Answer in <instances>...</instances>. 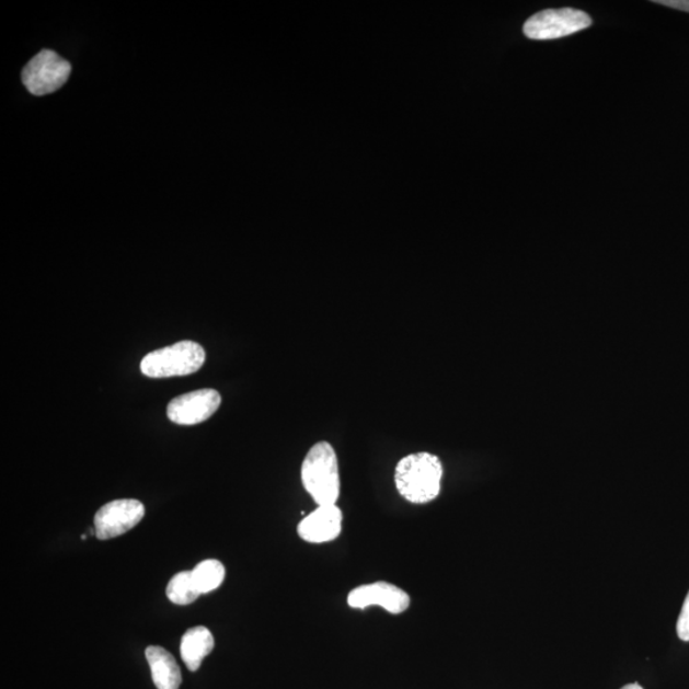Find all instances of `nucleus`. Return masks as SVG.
I'll use <instances>...</instances> for the list:
<instances>
[{"label": "nucleus", "mask_w": 689, "mask_h": 689, "mask_svg": "<svg viewBox=\"0 0 689 689\" xmlns=\"http://www.w3.org/2000/svg\"><path fill=\"white\" fill-rule=\"evenodd\" d=\"M344 516L336 505L319 506L298 525V536L311 544L330 543L343 531Z\"/></svg>", "instance_id": "obj_9"}, {"label": "nucleus", "mask_w": 689, "mask_h": 689, "mask_svg": "<svg viewBox=\"0 0 689 689\" xmlns=\"http://www.w3.org/2000/svg\"><path fill=\"white\" fill-rule=\"evenodd\" d=\"M200 595L203 594H200L195 584V579H193L192 571L181 572V574H176L169 581L166 596L169 600L176 604V606H190V604L195 602Z\"/></svg>", "instance_id": "obj_13"}, {"label": "nucleus", "mask_w": 689, "mask_h": 689, "mask_svg": "<svg viewBox=\"0 0 689 689\" xmlns=\"http://www.w3.org/2000/svg\"><path fill=\"white\" fill-rule=\"evenodd\" d=\"M192 576L200 594H208L222 585L226 567L218 560H206L192 570Z\"/></svg>", "instance_id": "obj_12"}, {"label": "nucleus", "mask_w": 689, "mask_h": 689, "mask_svg": "<svg viewBox=\"0 0 689 689\" xmlns=\"http://www.w3.org/2000/svg\"><path fill=\"white\" fill-rule=\"evenodd\" d=\"M654 3L689 13V0H655Z\"/></svg>", "instance_id": "obj_15"}, {"label": "nucleus", "mask_w": 689, "mask_h": 689, "mask_svg": "<svg viewBox=\"0 0 689 689\" xmlns=\"http://www.w3.org/2000/svg\"><path fill=\"white\" fill-rule=\"evenodd\" d=\"M443 478V462L436 455L428 452L405 456L394 470L398 492L413 505H425L435 501L440 493Z\"/></svg>", "instance_id": "obj_1"}, {"label": "nucleus", "mask_w": 689, "mask_h": 689, "mask_svg": "<svg viewBox=\"0 0 689 689\" xmlns=\"http://www.w3.org/2000/svg\"><path fill=\"white\" fill-rule=\"evenodd\" d=\"M593 20L587 13L575 8L546 10L531 15L525 22L524 34L531 41H554L590 27Z\"/></svg>", "instance_id": "obj_4"}, {"label": "nucleus", "mask_w": 689, "mask_h": 689, "mask_svg": "<svg viewBox=\"0 0 689 689\" xmlns=\"http://www.w3.org/2000/svg\"><path fill=\"white\" fill-rule=\"evenodd\" d=\"M622 689H644L642 688L640 685L638 684H633V685H627L624 686Z\"/></svg>", "instance_id": "obj_16"}, {"label": "nucleus", "mask_w": 689, "mask_h": 689, "mask_svg": "<svg viewBox=\"0 0 689 689\" xmlns=\"http://www.w3.org/2000/svg\"><path fill=\"white\" fill-rule=\"evenodd\" d=\"M221 394L213 389L181 394L169 402L168 417L175 424L196 425L204 423L218 412Z\"/></svg>", "instance_id": "obj_8"}, {"label": "nucleus", "mask_w": 689, "mask_h": 689, "mask_svg": "<svg viewBox=\"0 0 689 689\" xmlns=\"http://www.w3.org/2000/svg\"><path fill=\"white\" fill-rule=\"evenodd\" d=\"M145 506L137 499H116L100 508L95 515V536L110 540L123 536L141 523Z\"/></svg>", "instance_id": "obj_6"}, {"label": "nucleus", "mask_w": 689, "mask_h": 689, "mask_svg": "<svg viewBox=\"0 0 689 689\" xmlns=\"http://www.w3.org/2000/svg\"><path fill=\"white\" fill-rule=\"evenodd\" d=\"M71 72L69 61L56 51L43 50L23 68L22 82L31 94L44 96L64 88Z\"/></svg>", "instance_id": "obj_5"}, {"label": "nucleus", "mask_w": 689, "mask_h": 689, "mask_svg": "<svg viewBox=\"0 0 689 689\" xmlns=\"http://www.w3.org/2000/svg\"><path fill=\"white\" fill-rule=\"evenodd\" d=\"M205 360L203 346L181 342L147 354L141 361V371L149 378L190 376L203 368Z\"/></svg>", "instance_id": "obj_3"}, {"label": "nucleus", "mask_w": 689, "mask_h": 689, "mask_svg": "<svg viewBox=\"0 0 689 689\" xmlns=\"http://www.w3.org/2000/svg\"><path fill=\"white\" fill-rule=\"evenodd\" d=\"M215 640L206 627H195L184 633L181 642L182 661L191 671H197L206 656L210 655Z\"/></svg>", "instance_id": "obj_11"}, {"label": "nucleus", "mask_w": 689, "mask_h": 689, "mask_svg": "<svg viewBox=\"0 0 689 689\" xmlns=\"http://www.w3.org/2000/svg\"><path fill=\"white\" fill-rule=\"evenodd\" d=\"M410 604L412 599L405 590L386 581L355 587L347 595V606L353 609L379 607L391 615L405 613Z\"/></svg>", "instance_id": "obj_7"}, {"label": "nucleus", "mask_w": 689, "mask_h": 689, "mask_svg": "<svg viewBox=\"0 0 689 689\" xmlns=\"http://www.w3.org/2000/svg\"><path fill=\"white\" fill-rule=\"evenodd\" d=\"M301 483L317 506L336 505L342 480L334 446L322 440L311 447L301 463Z\"/></svg>", "instance_id": "obj_2"}, {"label": "nucleus", "mask_w": 689, "mask_h": 689, "mask_svg": "<svg viewBox=\"0 0 689 689\" xmlns=\"http://www.w3.org/2000/svg\"><path fill=\"white\" fill-rule=\"evenodd\" d=\"M677 633L680 640L689 642V593L678 618Z\"/></svg>", "instance_id": "obj_14"}, {"label": "nucleus", "mask_w": 689, "mask_h": 689, "mask_svg": "<svg viewBox=\"0 0 689 689\" xmlns=\"http://www.w3.org/2000/svg\"><path fill=\"white\" fill-rule=\"evenodd\" d=\"M146 659L150 665L153 685L158 689H180L182 685L181 668L168 650L160 646L147 647Z\"/></svg>", "instance_id": "obj_10"}]
</instances>
